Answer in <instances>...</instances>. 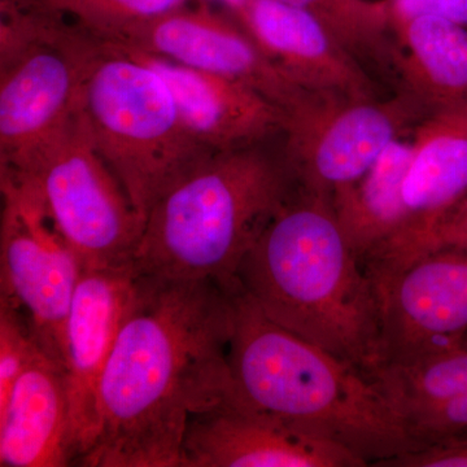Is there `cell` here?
I'll use <instances>...</instances> for the list:
<instances>
[{
    "mask_svg": "<svg viewBox=\"0 0 467 467\" xmlns=\"http://www.w3.org/2000/svg\"><path fill=\"white\" fill-rule=\"evenodd\" d=\"M232 330V285L137 273L77 465L181 467L190 418L229 400Z\"/></svg>",
    "mask_w": 467,
    "mask_h": 467,
    "instance_id": "6da1fadb",
    "label": "cell"
},
{
    "mask_svg": "<svg viewBox=\"0 0 467 467\" xmlns=\"http://www.w3.org/2000/svg\"><path fill=\"white\" fill-rule=\"evenodd\" d=\"M267 318L361 371L379 350L376 284L331 199L295 186L235 275Z\"/></svg>",
    "mask_w": 467,
    "mask_h": 467,
    "instance_id": "7a4b0ae2",
    "label": "cell"
},
{
    "mask_svg": "<svg viewBox=\"0 0 467 467\" xmlns=\"http://www.w3.org/2000/svg\"><path fill=\"white\" fill-rule=\"evenodd\" d=\"M227 402L380 466L413 451L376 383L355 365L285 330L232 285Z\"/></svg>",
    "mask_w": 467,
    "mask_h": 467,
    "instance_id": "3957f363",
    "label": "cell"
},
{
    "mask_svg": "<svg viewBox=\"0 0 467 467\" xmlns=\"http://www.w3.org/2000/svg\"><path fill=\"white\" fill-rule=\"evenodd\" d=\"M295 186L287 165L257 146L212 153L150 208L134 254L135 272L234 284L245 254Z\"/></svg>",
    "mask_w": 467,
    "mask_h": 467,
    "instance_id": "277c9868",
    "label": "cell"
},
{
    "mask_svg": "<svg viewBox=\"0 0 467 467\" xmlns=\"http://www.w3.org/2000/svg\"><path fill=\"white\" fill-rule=\"evenodd\" d=\"M77 109L143 223L181 175L214 153L189 133L167 84L152 67L99 39Z\"/></svg>",
    "mask_w": 467,
    "mask_h": 467,
    "instance_id": "5b68a950",
    "label": "cell"
},
{
    "mask_svg": "<svg viewBox=\"0 0 467 467\" xmlns=\"http://www.w3.org/2000/svg\"><path fill=\"white\" fill-rule=\"evenodd\" d=\"M14 171L36 184L85 269L133 263L142 218L92 143L78 109L26 168Z\"/></svg>",
    "mask_w": 467,
    "mask_h": 467,
    "instance_id": "8992f818",
    "label": "cell"
},
{
    "mask_svg": "<svg viewBox=\"0 0 467 467\" xmlns=\"http://www.w3.org/2000/svg\"><path fill=\"white\" fill-rule=\"evenodd\" d=\"M98 39L42 9L36 38L0 58V168L20 171L75 115Z\"/></svg>",
    "mask_w": 467,
    "mask_h": 467,
    "instance_id": "52a82bcc",
    "label": "cell"
},
{
    "mask_svg": "<svg viewBox=\"0 0 467 467\" xmlns=\"http://www.w3.org/2000/svg\"><path fill=\"white\" fill-rule=\"evenodd\" d=\"M0 297L23 310L43 348L61 362V335L84 263L26 175L0 168Z\"/></svg>",
    "mask_w": 467,
    "mask_h": 467,
    "instance_id": "ba28073f",
    "label": "cell"
},
{
    "mask_svg": "<svg viewBox=\"0 0 467 467\" xmlns=\"http://www.w3.org/2000/svg\"><path fill=\"white\" fill-rule=\"evenodd\" d=\"M420 117L426 119L416 101L400 91L387 100L318 98L285 119V165L300 189L333 199Z\"/></svg>",
    "mask_w": 467,
    "mask_h": 467,
    "instance_id": "9c48e42d",
    "label": "cell"
},
{
    "mask_svg": "<svg viewBox=\"0 0 467 467\" xmlns=\"http://www.w3.org/2000/svg\"><path fill=\"white\" fill-rule=\"evenodd\" d=\"M374 284L379 304L374 365L425 358L465 340L467 247L435 248Z\"/></svg>",
    "mask_w": 467,
    "mask_h": 467,
    "instance_id": "30bf717a",
    "label": "cell"
},
{
    "mask_svg": "<svg viewBox=\"0 0 467 467\" xmlns=\"http://www.w3.org/2000/svg\"><path fill=\"white\" fill-rule=\"evenodd\" d=\"M109 43L242 82L273 101L285 117L306 109L319 97L288 78L250 34L214 12L207 0L192 8L178 9Z\"/></svg>",
    "mask_w": 467,
    "mask_h": 467,
    "instance_id": "8fae6325",
    "label": "cell"
},
{
    "mask_svg": "<svg viewBox=\"0 0 467 467\" xmlns=\"http://www.w3.org/2000/svg\"><path fill=\"white\" fill-rule=\"evenodd\" d=\"M398 232L367 272L374 281L426 254L436 227L467 196V110L418 126Z\"/></svg>",
    "mask_w": 467,
    "mask_h": 467,
    "instance_id": "7c38bea8",
    "label": "cell"
},
{
    "mask_svg": "<svg viewBox=\"0 0 467 467\" xmlns=\"http://www.w3.org/2000/svg\"><path fill=\"white\" fill-rule=\"evenodd\" d=\"M135 279L133 263L85 269L73 295L60 347L69 400L72 465L90 445L98 384L133 296Z\"/></svg>",
    "mask_w": 467,
    "mask_h": 467,
    "instance_id": "4fadbf2b",
    "label": "cell"
},
{
    "mask_svg": "<svg viewBox=\"0 0 467 467\" xmlns=\"http://www.w3.org/2000/svg\"><path fill=\"white\" fill-rule=\"evenodd\" d=\"M235 16L295 84L328 99H378L367 67L308 12L279 0H250Z\"/></svg>",
    "mask_w": 467,
    "mask_h": 467,
    "instance_id": "5bb4252c",
    "label": "cell"
},
{
    "mask_svg": "<svg viewBox=\"0 0 467 467\" xmlns=\"http://www.w3.org/2000/svg\"><path fill=\"white\" fill-rule=\"evenodd\" d=\"M334 442L292 430L230 402L190 418L181 467H364Z\"/></svg>",
    "mask_w": 467,
    "mask_h": 467,
    "instance_id": "9a60e30c",
    "label": "cell"
},
{
    "mask_svg": "<svg viewBox=\"0 0 467 467\" xmlns=\"http://www.w3.org/2000/svg\"><path fill=\"white\" fill-rule=\"evenodd\" d=\"M109 45L147 64L164 79L187 130L211 152L248 149L285 133L284 110L250 86L117 43Z\"/></svg>",
    "mask_w": 467,
    "mask_h": 467,
    "instance_id": "2e32d148",
    "label": "cell"
},
{
    "mask_svg": "<svg viewBox=\"0 0 467 467\" xmlns=\"http://www.w3.org/2000/svg\"><path fill=\"white\" fill-rule=\"evenodd\" d=\"M413 445L426 450L467 438V347L365 371Z\"/></svg>",
    "mask_w": 467,
    "mask_h": 467,
    "instance_id": "e0dca14e",
    "label": "cell"
},
{
    "mask_svg": "<svg viewBox=\"0 0 467 467\" xmlns=\"http://www.w3.org/2000/svg\"><path fill=\"white\" fill-rule=\"evenodd\" d=\"M0 466H72L66 376L42 346L0 407Z\"/></svg>",
    "mask_w": 467,
    "mask_h": 467,
    "instance_id": "ac0fdd59",
    "label": "cell"
},
{
    "mask_svg": "<svg viewBox=\"0 0 467 467\" xmlns=\"http://www.w3.org/2000/svg\"><path fill=\"white\" fill-rule=\"evenodd\" d=\"M393 72L399 91L427 117L467 110V29L442 18L392 23Z\"/></svg>",
    "mask_w": 467,
    "mask_h": 467,
    "instance_id": "d6986e66",
    "label": "cell"
},
{
    "mask_svg": "<svg viewBox=\"0 0 467 467\" xmlns=\"http://www.w3.org/2000/svg\"><path fill=\"white\" fill-rule=\"evenodd\" d=\"M413 152V140L399 138L358 182L331 199L337 221L365 269L376 263L400 226L402 183Z\"/></svg>",
    "mask_w": 467,
    "mask_h": 467,
    "instance_id": "ffe728a7",
    "label": "cell"
},
{
    "mask_svg": "<svg viewBox=\"0 0 467 467\" xmlns=\"http://www.w3.org/2000/svg\"><path fill=\"white\" fill-rule=\"evenodd\" d=\"M308 12L362 66L373 64L395 82L393 29L389 2L380 0H279Z\"/></svg>",
    "mask_w": 467,
    "mask_h": 467,
    "instance_id": "44dd1931",
    "label": "cell"
},
{
    "mask_svg": "<svg viewBox=\"0 0 467 467\" xmlns=\"http://www.w3.org/2000/svg\"><path fill=\"white\" fill-rule=\"evenodd\" d=\"M192 0H64L54 12L103 42L119 41L131 30L187 7ZM205 2V0H195Z\"/></svg>",
    "mask_w": 467,
    "mask_h": 467,
    "instance_id": "7402d4cb",
    "label": "cell"
},
{
    "mask_svg": "<svg viewBox=\"0 0 467 467\" xmlns=\"http://www.w3.org/2000/svg\"><path fill=\"white\" fill-rule=\"evenodd\" d=\"M41 346L23 310L0 297V407Z\"/></svg>",
    "mask_w": 467,
    "mask_h": 467,
    "instance_id": "603a6c76",
    "label": "cell"
},
{
    "mask_svg": "<svg viewBox=\"0 0 467 467\" xmlns=\"http://www.w3.org/2000/svg\"><path fill=\"white\" fill-rule=\"evenodd\" d=\"M391 23L434 16L467 29V0H387Z\"/></svg>",
    "mask_w": 467,
    "mask_h": 467,
    "instance_id": "cb8c5ba5",
    "label": "cell"
},
{
    "mask_svg": "<svg viewBox=\"0 0 467 467\" xmlns=\"http://www.w3.org/2000/svg\"><path fill=\"white\" fill-rule=\"evenodd\" d=\"M387 467H467V438L462 441L426 448L386 461Z\"/></svg>",
    "mask_w": 467,
    "mask_h": 467,
    "instance_id": "d4e9b609",
    "label": "cell"
},
{
    "mask_svg": "<svg viewBox=\"0 0 467 467\" xmlns=\"http://www.w3.org/2000/svg\"><path fill=\"white\" fill-rule=\"evenodd\" d=\"M444 245L467 247V196L436 227L427 252Z\"/></svg>",
    "mask_w": 467,
    "mask_h": 467,
    "instance_id": "484cf974",
    "label": "cell"
},
{
    "mask_svg": "<svg viewBox=\"0 0 467 467\" xmlns=\"http://www.w3.org/2000/svg\"><path fill=\"white\" fill-rule=\"evenodd\" d=\"M24 2L30 3V5H36L43 9H48V11L54 12L58 7V5L64 2V0H24Z\"/></svg>",
    "mask_w": 467,
    "mask_h": 467,
    "instance_id": "4316f807",
    "label": "cell"
},
{
    "mask_svg": "<svg viewBox=\"0 0 467 467\" xmlns=\"http://www.w3.org/2000/svg\"><path fill=\"white\" fill-rule=\"evenodd\" d=\"M220 2H223L227 8H230L234 15H238L250 3V0H220Z\"/></svg>",
    "mask_w": 467,
    "mask_h": 467,
    "instance_id": "83f0119b",
    "label": "cell"
},
{
    "mask_svg": "<svg viewBox=\"0 0 467 467\" xmlns=\"http://www.w3.org/2000/svg\"><path fill=\"white\" fill-rule=\"evenodd\" d=\"M462 346L467 347V335L465 337V340H463Z\"/></svg>",
    "mask_w": 467,
    "mask_h": 467,
    "instance_id": "f1b7e54d",
    "label": "cell"
}]
</instances>
